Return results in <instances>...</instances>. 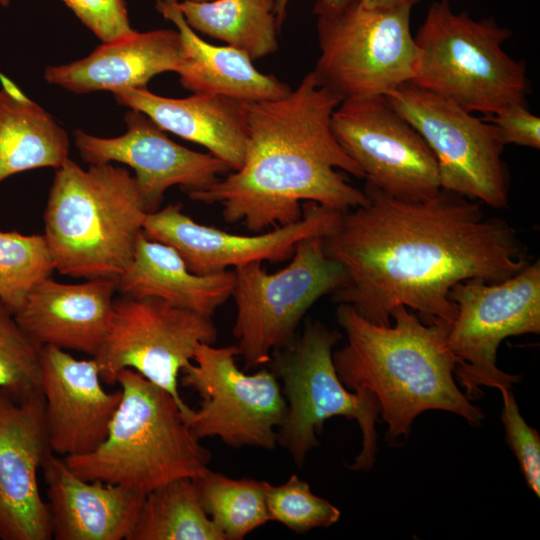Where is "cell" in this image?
Wrapping results in <instances>:
<instances>
[{
  "label": "cell",
  "instance_id": "1",
  "mask_svg": "<svg viewBox=\"0 0 540 540\" xmlns=\"http://www.w3.org/2000/svg\"><path fill=\"white\" fill-rule=\"evenodd\" d=\"M363 191L366 203L343 212L323 246L346 275L332 300L373 323L390 325L405 306L424 323L449 328L457 283L500 282L530 262L515 230L486 216L479 201L443 189L402 200L368 182Z\"/></svg>",
  "mask_w": 540,
  "mask_h": 540
},
{
  "label": "cell",
  "instance_id": "2",
  "mask_svg": "<svg viewBox=\"0 0 540 540\" xmlns=\"http://www.w3.org/2000/svg\"><path fill=\"white\" fill-rule=\"evenodd\" d=\"M340 103L311 71L284 97L246 102L242 166L187 195L221 205L227 223H243L255 233L298 221L302 201L340 212L364 205V191L336 171L364 178L332 132V114Z\"/></svg>",
  "mask_w": 540,
  "mask_h": 540
},
{
  "label": "cell",
  "instance_id": "3",
  "mask_svg": "<svg viewBox=\"0 0 540 540\" xmlns=\"http://www.w3.org/2000/svg\"><path fill=\"white\" fill-rule=\"evenodd\" d=\"M336 319L346 336L345 345L333 351L338 377L347 389L376 397L390 445L405 440L414 420L428 410L481 424L484 413L456 384L447 327L426 324L405 306L392 312L390 325L373 323L347 304H339Z\"/></svg>",
  "mask_w": 540,
  "mask_h": 540
},
{
  "label": "cell",
  "instance_id": "4",
  "mask_svg": "<svg viewBox=\"0 0 540 540\" xmlns=\"http://www.w3.org/2000/svg\"><path fill=\"white\" fill-rule=\"evenodd\" d=\"M146 212L135 177L112 162L56 169L44 210L55 270L84 279L119 277L130 263Z\"/></svg>",
  "mask_w": 540,
  "mask_h": 540
},
{
  "label": "cell",
  "instance_id": "5",
  "mask_svg": "<svg viewBox=\"0 0 540 540\" xmlns=\"http://www.w3.org/2000/svg\"><path fill=\"white\" fill-rule=\"evenodd\" d=\"M116 384L122 397L106 439L90 453L63 458L76 475L145 496L209 469L211 453L167 391L132 369L119 372Z\"/></svg>",
  "mask_w": 540,
  "mask_h": 540
},
{
  "label": "cell",
  "instance_id": "6",
  "mask_svg": "<svg viewBox=\"0 0 540 540\" xmlns=\"http://www.w3.org/2000/svg\"><path fill=\"white\" fill-rule=\"evenodd\" d=\"M509 36L494 20H474L454 13L448 0L435 1L414 36L418 57L410 82L486 116L523 102L526 66L502 48Z\"/></svg>",
  "mask_w": 540,
  "mask_h": 540
},
{
  "label": "cell",
  "instance_id": "7",
  "mask_svg": "<svg viewBox=\"0 0 540 540\" xmlns=\"http://www.w3.org/2000/svg\"><path fill=\"white\" fill-rule=\"evenodd\" d=\"M342 333L318 320H307L300 335L272 352L266 365L281 384L286 414L276 437L294 463L302 466L308 453L319 445L317 435L324 422L342 416L356 420L362 434V448L352 471L370 470L378 452L376 423L380 406L366 391L347 389L333 363V348Z\"/></svg>",
  "mask_w": 540,
  "mask_h": 540
},
{
  "label": "cell",
  "instance_id": "8",
  "mask_svg": "<svg viewBox=\"0 0 540 540\" xmlns=\"http://www.w3.org/2000/svg\"><path fill=\"white\" fill-rule=\"evenodd\" d=\"M409 7L379 10L360 0L313 8L320 55L311 71L341 101L387 96L414 76L418 49Z\"/></svg>",
  "mask_w": 540,
  "mask_h": 540
},
{
  "label": "cell",
  "instance_id": "9",
  "mask_svg": "<svg viewBox=\"0 0 540 540\" xmlns=\"http://www.w3.org/2000/svg\"><path fill=\"white\" fill-rule=\"evenodd\" d=\"M323 236L299 241L291 262L269 274L261 261L234 268L233 336L244 369L266 366L272 352L288 345L307 311L345 281L341 265L326 255Z\"/></svg>",
  "mask_w": 540,
  "mask_h": 540
},
{
  "label": "cell",
  "instance_id": "10",
  "mask_svg": "<svg viewBox=\"0 0 540 540\" xmlns=\"http://www.w3.org/2000/svg\"><path fill=\"white\" fill-rule=\"evenodd\" d=\"M456 306L447 344L456 358V382L474 401L482 387L512 389L521 380L497 366L501 342L511 336L540 333V262L500 282L480 278L457 283L450 291Z\"/></svg>",
  "mask_w": 540,
  "mask_h": 540
},
{
  "label": "cell",
  "instance_id": "11",
  "mask_svg": "<svg viewBox=\"0 0 540 540\" xmlns=\"http://www.w3.org/2000/svg\"><path fill=\"white\" fill-rule=\"evenodd\" d=\"M212 318L155 297L114 298L105 338L93 357L102 382L116 384L124 369H132L167 391L187 422L193 413L179 393V376L201 343L214 344Z\"/></svg>",
  "mask_w": 540,
  "mask_h": 540
},
{
  "label": "cell",
  "instance_id": "12",
  "mask_svg": "<svg viewBox=\"0 0 540 540\" xmlns=\"http://www.w3.org/2000/svg\"><path fill=\"white\" fill-rule=\"evenodd\" d=\"M386 97L433 152L441 189L493 208L507 206L505 144L493 123L411 82Z\"/></svg>",
  "mask_w": 540,
  "mask_h": 540
},
{
  "label": "cell",
  "instance_id": "13",
  "mask_svg": "<svg viewBox=\"0 0 540 540\" xmlns=\"http://www.w3.org/2000/svg\"><path fill=\"white\" fill-rule=\"evenodd\" d=\"M236 345L201 343L181 374V384L201 397L188 425L200 440L218 437L233 448L272 450L286 414L281 384L266 366L247 374L236 364Z\"/></svg>",
  "mask_w": 540,
  "mask_h": 540
},
{
  "label": "cell",
  "instance_id": "14",
  "mask_svg": "<svg viewBox=\"0 0 540 540\" xmlns=\"http://www.w3.org/2000/svg\"><path fill=\"white\" fill-rule=\"evenodd\" d=\"M331 128L366 182L384 193L421 201L441 190L433 152L386 96L341 101L332 114Z\"/></svg>",
  "mask_w": 540,
  "mask_h": 540
},
{
  "label": "cell",
  "instance_id": "15",
  "mask_svg": "<svg viewBox=\"0 0 540 540\" xmlns=\"http://www.w3.org/2000/svg\"><path fill=\"white\" fill-rule=\"evenodd\" d=\"M342 213L306 201L301 218L294 223L255 235H237L200 224L183 212L181 204H169L146 215L142 232L173 247L191 272L206 275L254 261L289 260L299 241L330 234Z\"/></svg>",
  "mask_w": 540,
  "mask_h": 540
},
{
  "label": "cell",
  "instance_id": "16",
  "mask_svg": "<svg viewBox=\"0 0 540 540\" xmlns=\"http://www.w3.org/2000/svg\"><path fill=\"white\" fill-rule=\"evenodd\" d=\"M52 453L40 387L0 389V539H52L38 472Z\"/></svg>",
  "mask_w": 540,
  "mask_h": 540
},
{
  "label": "cell",
  "instance_id": "17",
  "mask_svg": "<svg viewBox=\"0 0 540 540\" xmlns=\"http://www.w3.org/2000/svg\"><path fill=\"white\" fill-rule=\"evenodd\" d=\"M126 132L104 138L75 130V146L88 164L118 162L135 171V180L147 213L160 208L165 192L179 186L186 194L207 187L230 168L211 153L190 150L171 140L144 113L129 109Z\"/></svg>",
  "mask_w": 540,
  "mask_h": 540
},
{
  "label": "cell",
  "instance_id": "18",
  "mask_svg": "<svg viewBox=\"0 0 540 540\" xmlns=\"http://www.w3.org/2000/svg\"><path fill=\"white\" fill-rule=\"evenodd\" d=\"M40 389L52 453H90L106 439L122 391L102 386L95 359H77L55 346L40 349Z\"/></svg>",
  "mask_w": 540,
  "mask_h": 540
},
{
  "label": "cell",
  "instance_id": "19",
  "mask_svg": "<svg viewBox=\"0 0 540 540\" xmlns=\"http://www.w3.org/2000/svg\"><path fill=\"white\" fill-rule=\"evenodd\" d=\"M116 290L112 278L67 284L49 276L32 287L14 317L39 347L50 345L94 357L108 330Z\"/></svg>",
  "mask_w": 540,
  "mask_h": 540
},
{
  "label": "cell",
  "instance_id": "20",
  "mask_svg": "<svg viewBox=\"0 0 540 540\" xmlns=\"http://www.w3.org/2000/svg\"><path fill=\"white\" fill-rule=\"evenodd\" d=\"M52 539L127 540L144 495L76 475L50 453L42 465Z\"/></svg>",
  "mask_w": 540,
  "mask_h": 540
},
{
  "label": "cell",
  "instance_id": "21",
  "mask_svg": "<svg viewBox=\"0 0 540 540\" xmlns=\"http://www.w3.org/2000/svg\"><path fill=\"white\" fill-rule=\"evenodd\" d=\"M185 56L178 30L134 31L102 43L82 59L46 67L44 79L77 94L146 88L160 73H177Z\"/></svg>",
  "mask_w": 540,
  "mask_h": 540
},
{
  "label": "cell",
  "instance_id": "22",
  "mask_svg": "<svg viewBox=\"0 0 540 540\" xmlns=\"http://www.w3.org/2000/svg\"><path fill=\"white\" fill-rule=\"evenodd\" d=\"M113 95L118 104L144 113L165 132L204 146L231 171L242 166L248 141L246 102L214 94L169 98L147 88Z\"/></svg>",
  "mask_w": 540,
  "mask_h": 540
},
{
  "label": "cell",
  "instance_id": "23",
  "mask_svg": "<svg viewBox=\"0 0 540 540\" xmlns=\"http://www.w3.org/2000/svg\"><path fill=\"white\" fill-rule=\"evenodd\" d=\"M122 295L155 297L174 306L212 317L231 297L233 271L199 275L191 272L171 246L140 233L133 257L115 279Z\"/></svg>",
  "mask_w": 540,
  "mask_h": 540
},
{
  "label": "cell",
  "instance_id": "24",
  "mask_svg": "<svg viewBox=\"0 0 540 540\" xmlns=\"http://www.w3.org/2000/svg\"><path fill=\"white\" fill-rule=\"evenodd\" d=\"M155 7L180 33L186 56L177 73L181 85L193 94L222 95L252 103L279 99L291 91L275 76L260 72L242 51L204 41L174 4L156 0Z\"/></svg>",
  "mask_w": 540,
  "mask_h": 540
},
{
  "label": "cell",
  "instance_id": "25",
  "mask_svg": "<svg viewBox=\"0 0 540 540\" xmlns=\"http://www.w3.org/2000/svg\"><path fill=\"white\" fill-rule=\"evenodd\" d=\"M0 183L36 168L58 169L69 159L65 129L0 74Z\"/></svg>",
  "mask_w": 540,
  "mask_h": 540
},
{
  "label": "cell",
  "instance_id": "26",
  "mask_svg": "<svg viewBox=\"0 0 540 540\" xmlns=\"http://www.w3.org/2000/svg\"><path fill=\"white\" fill-rule=\"evenodd\" d=\"M174 5L193 30L224 41L253 61L279 47L275 0H182Z\"/></svg>",
  "mask_w": 540,
  "mask_h": 540
},
{
  "label": "cell",
  "instance_id": "27",
  "mask_svg": "<svg viewBox=\"0 0 540 540\" xmlns=\"http://www.w3.org/2000/svg\"><path fill=\"white\" fill-rule=\"evenodd\" d=\"M127 540H225L204 511L193 478L145 495Z\"/></svg>",
  "mask_w": 540,
  "mask_h": 540
},
{
  "label": "cell",
  "instance_id": "28",
  "mask_svg": "<svg viewBox=\"0 0 540 540\" xmlns=\"http://www.w3.org/2000/svg\"><path fill=\"white\" fill-rule=\"evenodd\" d=\"M193 480L204 511L225 540L244 539L270 521L267 481L234 479L210 469Z\"/></svg>",
  "mask_w": 540,
  "mask_h": 540
},
{
  "label": "cell",
  "instance_id": "29",
  "mask_svg": "<svg viewBox=\"0 0 540 540\" xmlns=\"http://www.w3.org/2000/svg\"><path fill=\"white\" fill-rule=\"evenodd\" d=\"M53 271L43 234L0 231V299L13 313L32 287Z\"/></svg>",
  "mask_w": 540,
  "mask_h": 540
},
{
  "label": "cell",
  "instance_id": "30",
  "mask_svg": "<svg viewBox=\"0 0 540 540\" xmlns=\"http://www.w3.org/2000/svg\"><path fill=\"white\" fill-rule=\"evenodd\" d=\"M267 507L270 521L279 522L298 534L330 527L341 516L336 506L314 494L309 484L295 474L280 485L270 484Z\"/></svg>",
  "mask_w": 540,
  "mask_h": 540
},
{
  "label": "cell",
  "instance_id": "31",
  "mask_svg": "<svg viewBox=\"0 0 540 540\" xmlns=\"http://www.w3.org/2000/svg\"><path fill=\"white\" fill-rule=\"evenodd\" d=\"M40 349L0 299V389L40 387Z\"/></svg>",
  "mask_w": 540,
  "mask_h": 540
},
{
  "label": "cell",
  "instance_id": "32",
  "mask_svg": "<svg viewBox=\"0 0 540 540\" xmlns=\"http://www.w3.org/2000/svg\"><path fill=\"white\" fill-rule=\"evenodd\" d=\"M505 440L516 457L528 488L540 496V436L521 415L512 389L500 387Z\"/></svg>",
  "mask_w": 540,
  "mask_h": 540
},
{
  "label": "cell",
  "instance_id": "33",
  "mask_svg": "<svg viewBox=\"0 0 540 540\" xmlns=\"http://www.w3.org/2000/svg\"><path fill=\"white\" fill-rule=\"evenodd\" d=\"M102 41L127 36L131 27L125 0H61Z\"/></svg>",
  "mask_w": 540,
  "mask_h": 540
},
{
  "label": "cell",
  "instance_id": "34",
  "mask_svg": "<svg viewBox=\"0 0 540 540\" xmlns=\"http://www.w3.org/2000/svg\"><path fill=\"white\" fill-rule=\"evenodd\" d=\"M484 119L497 127L505 146L540 148V118L529 110L526 101L510 103Z\"/></svg>",
  "mask_w": 540,
  "mask_h": 540
},
{
  "label": "cell",
  "instance_id": "35",
  "mask_svg": "<svg viewBox=\"0 0 540 540\" xmlns=\"http://www.w3.org/2000/svg\"><path fill=\"white\" fill-rule=\"evenodd\" d=\"M421 0H360L363 7L367 9L390 10L403 7L412 8Z\"/></svg>",
  "mask_w": 540,
  "mask_h": 540
},
{
  "label": "cell",
  "instance_id": "36",
  "mask_svg": "<svg viewBox=\"0 0 540 540\" xmlns=\"http://www.w3.org/2000/svg\"><path fill=\"white\" fill-rule=\"evenodd\" d=\"M318 1L326 6L336 7V6L345 4L350 0H318ZM288 2L289 0H275V15H276L277 23L280 28L286 18V10L288 6Z\"/></svg>",
  "mask_w": 540,
  "mask_h": 540
},
{
  "label": "cell",
  "instance_id": "37",
  "mask_svg": "<svg viewBox=\"0 0 540 540\" xmlns=\"http://www.w3.org/2000/svg\"><path fill=\"white\" fill-rule=\"evenodd\" d=\"M166 4H174L177 3L179 0H162ZM194 2H206V1H212V0H189Z\"/></svg>",
  "mask_w": 540,
  "mask_h": 540
},
{
  "label": "cell",
  "instance_id": "38",
  "mask_svg": "<svg viewBox=\"0 0 540 540\" xmlns=\"http://www.w3.org/2000/svg\"><path fill=\"white\" fill-rule=\"evenodd\" d=\"M13 0H0V6L8 7Z\"/></svg>",
  "mask_w": 540,
  "mask_h": 540
}]
</instances>
